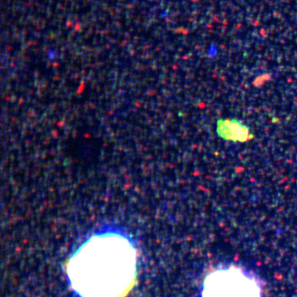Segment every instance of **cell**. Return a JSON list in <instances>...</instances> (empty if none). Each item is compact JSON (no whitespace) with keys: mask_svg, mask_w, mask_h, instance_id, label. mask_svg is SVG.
<instances>
[{"mask_svg":"<svg viewBox=\"0 0 297 297\" xmlns=\"http://www.w3.org/2000/svg\"><path fill=\"white\" fill-rule=\"evenodd\" d=\"M218 133L226 140H244L248 136V129L244 125L238 121L225 120L219 121Z\"/></svg>","mask_w":297,"mask_h":297,"instance_id":"3957f363","label":"cell"},{"mask_svg":"<svg viewBox=\"0 0 297 297\" xmlns=\"http://www.w3.org/2000/svg\"><path fill=\"white\" fill-rule=\"evenodd\" d=\"M136 258L135 246L122 234H96L68 260L69 283L80 297H124L135 283Z\"/></svg>","mask_w":297,"mask_h":297,"instance_id":"6da1fadb","label":"cell"},{"mask_svg":"<svg viewBox=\"0 0 297 297\" xmlns=\"http://www.w3.org/2000/svg\"><path fill=\"white\" fill-rule=\"evenodd\" d=\"M202 297H262L258 279L237 265L217 267L204 281Z\"/></svg>","mask_w":297,"mask_h":297,"instance_id":"7a4b0ae2","label":"cell"}]
</instances>
